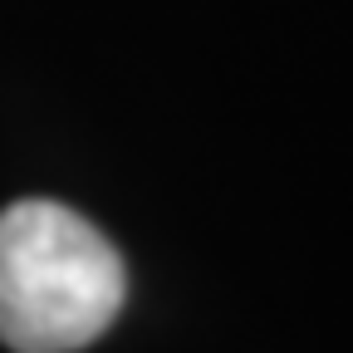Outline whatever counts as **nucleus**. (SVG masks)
Returning a JSON list of instances; mask_svg holds the SVG:
<instances>
[{
    "label": "nucleus",
    "instance_id": "1",
    "mask_svg": "<svg viewBox=\"0 0 353 353\" xmlns=\"http://www.w3.org/2000/svg\"><path fill=\"white\" fill-rule=\"evenodd\" d=\"M128 270L113 241L64 201L0 211V343L15 353L88 348L123 309Z\"/></svg>",
    "mask_w": 353,
    "mask_h": 353
}]
</instances>
